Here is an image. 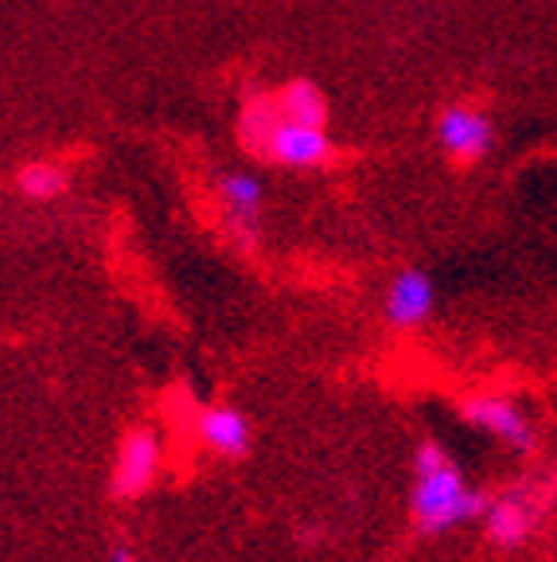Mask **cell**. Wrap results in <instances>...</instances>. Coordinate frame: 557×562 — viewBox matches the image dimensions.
I'll use <instances>...</instances> for the list:
<instances>
[{"label": "cell", "mask_w": 557, "mask_h": 562, "mask_svg": "<svg viewBox=\"0 0 557 562\" xmlns=\"http://www.w3.org/2000/svg\"><path fill=\"white\" fill-rule=\"evenodd\" d=\"M410 476V519L421 536H448L464 524H479L488 512L491 492L471 484L456 457L436 438H425L413 449Z\"/></svg>", "instance_id": "obj_1"}, {"label": "cell", "mask_w": 557, "mask_h": 562, "mask_svg": "<svg viewBox=\"0 0 557 562\" xmlns=\"http://www.w3.org/2000/svg\"><path fill=\"white\" fill-rule=\"evenodd\" d=\"M554 504H557V469L519 476V481L499 488L488 501V512L479 519L484 524V539L496 551H523L542 527H546Z\"/></svg>", "instance_id": "obj_2"}, {"label": "cell", "mask_w": 557, "mask_h": 562, "mask_svg": "<svg viewBox=\"0 0 557 562\" xmlns=\"http://www.w3.org/2000/svg\"><path fill=\"white\" fill-rule=\"evenodd\" d=\"M211 203L223 235L238 250H253L265 227V180L246 165H227L211 176Z\"/></svg>", "instance_id": "obj_3"}, {"label": "cell", "mask_w": 557, "mask_h": 562, "mask_svg": "<svg viewBox=\"0 0 557 562\" xmlns=\"http://www.w3.org/2000/svg\"><path fill=\"white\" fill-rule=\"evenodd\" d=\"M164 434L157 426H129V430L117 438L114 461H110V496L114 501H140L157 488L160 473H164Z\"/></svg>", "instance_id": "obj_4"}, {"label": "cell", "mask_w": 557, "mask_h": 562, "mask_svg": "<svg viewBox=\"0 0 557 562\" xmlns=\"http://www.w3.org/2000/svg\"><path fill=\"white\" fill-rule=\"evenodd\" d=\"M456 414H461L464 426H471L476 434L499 441V446L511 449V453H519V457H534L542 446L531 414L514 403V398L496 395V391H479V395L461 398Z\"/></svg>", "instance_id": "obj_5"}, {"label": "cell", "mask_w": 557, "mask_h": 562, "mask_svg": "<svg viewBox=\"0 0 557 562\" xmlns=\"http://www.w3.org/2000/svg\"><path fill=\"white\" fill-rule=\"evenodd\" d=\"M433 140L456 168H476L496 149V117L476 102H448L433 122Z\"/></svg>", "instance_id": "obj_6"}, {"label": "cell", "mask_w": 557, "mask_h": 562, "mask_svg": "<svg viewBox=\"0 0 557 562\" xmlns=\"http://www.w3.org/2000/svg\"><path fill=\"white\" fill-rule=\"evenodd\" d=\"M262 160L273 168H285V172H320L336 160V140H331L328 125L293 122L281 114L277 130L265 140Z\"/></svg>", "instance_id": "obj_7"}, {"label": "cell", "mask_w": 557, "mask_h": 562, "mask_svg": "<svg viewBox=\"0 0 557 562\" xmlns=\"http://www.w3.org/2000/svg\"><path fill=\"white\" fill-rule=\"evenodd\" d=\"M192 438L215 461H246L253 453V422L235 403H203L192 411Z\"/></svg>", "instance_id": "obj_8"}, {"label": "cell", "mask_w": 557, "mask_h": 562, "mask_svg": "<svg viewBox=\"0 0 557 562\" xmlns=\"http://www.w3.org/2000/svg\"><path fill=\"white\" fill-rule=\"evenodd\" d=\"M436 313V281L421 266H401L383 293V321L394 333H418Z\"/></svg>", "instance_id": "obj_9"}, {"label": "cell", "mask_w": 557, "mask_h": 562, "mask_svg": "<svg viewBox=\"0 0 557 562\" xmlns=\"http://www.w3.org/2000/svg\"><path fill=\"white\" fill-rule=\"evenodd\" d=\"M12 192H16V200L32 203V207H52V203L67 200L70 168L52 157L24 160V165L16 168V176H12Z\"/></svg>", "instance_id": "obj_10"}, {"label": "cell", "mask_w": 557, "mask_h": 562, "mask_svg": "<svg viewBox=\"0 0 557 562\" xmlns=\"http://www.w3.org/2000/svg\"><path fill=\"white\" fill-rule=\"evenodd\" d=\"M281 122V105H277V90H265V87H250L238 102V114H235V133H238V145L253 157H262L265 140L270 133L277 130Z\"/></svg>", "instance_id": "obj_11"}, {"label": "cell", "mask_w": 557, "mask_h": 562, "mask_svg": "<svg viewBox=\"0 0 557 562\" xmlns=\"http://www.w3.org/2000/svg\"><path fill=\"white\" fill-rule=\"evenodd\" d=\"M277 105H281V114L293 117V122L328 125V94H323L312 79H288L285 87L277 90Z\"/></svg>", "instance_id": "obj_12"}, {"label": "cell", "mask_w": 557, "mask_h": 562, "mask_svg": "<svg viewBox=\"0 0 557 562\" xmlns=\"http://www.w3.org/2000/svg\"><path fill=\"white\" fill-rule=\"evenodd\" d=\"M105 562H140V554L133 551V547L125 543V539H117V543L110 547V554H105Z\"/></svg>", "instance_id": "obj_13"}]
</instances>
